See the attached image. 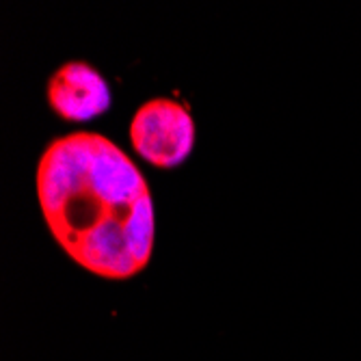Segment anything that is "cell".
I'll use <instances>...</instances> for the list:
<instances>
[{
  "label": "cell",
  "instance_id": "6da1fadb",
  "mask_svg": "<svg viewBox=\"0 0 361 361\" xmlns=\"http://www.w3.org/2000/svg\"><path fill=\"white\" fill-rule=\"evenodd\" d=\"M37 202L56 245L85 271L121 281L152 259V190L119 145L100 133L52 139L37 162Z\"/></svg>",
  "mask_w": 361,
  "mask_h": 361
},
{
  "label": "cell",
  "instance_id": "7a4b0ae2",
  "mask_svg": "<svg viewBox=\"0 0 361 361\" xmlns=\"http://www.w3.org/2000/svg\"><path fill=\"white\" fill-rule=\"evenodd\" d=\"M130 145L160 169H173L195 147V119L190 111L171 97H152L130 119Z\"/></svg>",
  "mask_w": 361,
  "mask_h": 361
},
{
  "label": "cell",
  "instance_id": "3957f363",
  "mask_svg": "<svg viewBox=\"0 0 361 361\" xmlns=\"http://www.w3.org/2000/svg\"><path fill=\"white\" fill-rule=\"evenodd\" d=\"M50 109L65 121H91L111 109L106 78L87 61H68L56 68L46 87Z\"/></svg>",
  "mask_w": 361,
  "mask_h": 361
}]
</instances>
